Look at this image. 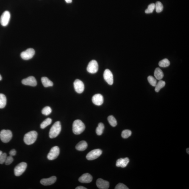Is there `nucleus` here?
<instances>
[{"label":"nucleus","mask_w":189,"mask_h":189,"mask_svg":"<svg viewBox=\"0 0 189 189\" xmlns=\"http://www.w3.org/2000/svg\"><path fill=\"white\" fill-rule=\"evenodd\" d=\"M85 128V126L80 120L75 121L73 124V132L75 135H79L84 132Z\"/></svg>","instance_id":"1"},{"label":"nucleus","mask_w":189,"mask_h":189,"mask_svg":"<svg viewBox=\"0 0 189 189\" xmlns=\"http://www.w3.org/2000/svg\"><path fill=\"white\" fill-rule=\"evenodd\" d=\"M61 126L60 122L57 121L53 125L49 132V136L51 138H56L60 134Z\"/></svg>","instance_id":"2"},{"label":"nucleus","mask_w":189,"mask_h":189,"mask_svg":"<svg viewBox=\"0 0 189 189\" xmlns=\"http://www.w3.org/2000/svg\"><path fill=\"white\" fill-rule=\"evenodd\" d=\"M37 133L35 131H31L25 135L24 137V142L26 144L30 145L33 144L36 140Z\"/></svg>","instance_id":"3"},{"label":"nucleus","mask_w":189,"mask_h":189,"mask_svg":"<svg viewBox=\"0 0 189 189\" xmlns=\"http://www.w3.org/2000/svg\"><path fill=\"white\" fill-rule=\"evenodd\" d=\"M12 137L11 131L9 130H3L0 132V139L3 143H7L10 142Z\"/></svg>","instance_id":"4"},{"label":"nucleus","mask_w":189,"mask_h":189,"mask_svg":"<svg viewBox=\"0 0 189 189\" xmlns=\"http://www.w3.org/2000/svg\"><path fill=\"white\" fill-rule=\"evenodd\" d=\"M27 164L25 162H21L15 167L14 173L15 176H20L24 173L27 168Z\"/></svg>","instance_id":"5"},{"label":"nucleus","mask_w":189,"mask_h":189,"mask_svg":"<svg viewBox=\"0 0 189 189\" xmlns=\"http://www.w3.org/2000/svg\"><path fill=\"white\" fill-rule=\"evenodd\" d=\"M102 151L100 149L93 150L88 153L86 158L88 160H92L98 158L102 154Z\"/></svg>","instance_id":"6"},{"label":"nucleus","mask_w":189,"mask_h":189,"mask_svg":"<svg viewBox=\"0 0 189 189\" xmlns=\"http://www.w3.org/2000/svg\"><path fill=\"white\" fill-rule=\"evenodd\" d=\"M60 154V149L58 147L55 146L53 147L47 155V158L49 160H53L57 158Z\"/></svg>","instance_id":"7"},{"label":"nucleus","mask_w":189,"mask_h":189,"mask_svg":"<svg viewBox=\"0 0 189 189\" xmlns=\"http://www.w3.org/2000/svg\"><path fill=\"white\" fill-rule=\"evenodd\" d=\"M35 53L34 50L33 48H30L22 52L20 56L24 60H29L33 57Z\"/></svg>","instance_id":"8"},{"label":"nucleus","mask_w":189,"mask_h":189,"mask_svg":"<svg viewBox=\"0 0 189 189\" xmlns=\"http://www.w3.org/2000/svg\"><path fill=\"white\" fill-rule=\"evenodd\" d=\"M98 69V65L96 60H93L89 63L87 67V71L91 74L97 72Z\"/></svg>","instance_id":"9"},{"label":"nucleus","mask_w":189,"mask_h":189,"mask_svg":"<svg viewBox=\"0 0 189 189\" xmlns=\"http://www.w3.org/2000/svg\"><path fill=\"white\" fill-rule=\"evenodd\" d=\"M10 13L8 11H5L1 15L0 18V23L3 26L7 25L10 19Z\"/></svg>","instance_id":"10"},{"label":"nucleus","mask_w":189,"mask_h":189,"mask_svg":"<svg viewBox=\"0 0 189 189\" xmlns=\"http://www.w3.org/2000/svg\"><path fill=\"white\" fill-rule=\"evenodd\" d=\"M104 77L105 80L109 85H112L113 84V75L110 70L106 69L105 70L104 74Z\"/></svg>","instance_id":"11"},{"label":"nucleus","mask_w":189,"mask_h":189,"mask_svg":"<svg viewBox=\"0 0 189 189\" xmlns=\"http://www.w3.org/2000/svg\"><path fill=\"white\" fill-rule=\"evenodd\" d=\"M74 88L77 93H83L85 89L83 83L79 79H76L74 83Z\"/></svg>","instance_id":"12"},{"label":"nucleus","mask_w":189,"mask_h":189,"mask_svg":"<svg viewBox=\"0 0 189 189\" xmlns=\"http://www.w3.org/2000/svg\"><path fill=\"white\" fill-rule=\"evenodd\" d=\"M22 83L25 85L35 87L37 85V81L35 77L33 76H31L23 79Z\"/></svg>","instance_id":"13"},{"label":"nucleus","mask_w":189,"mask_h":189,"mask_svg":"<svg viewBox=\"0 0 189 189\" xmlns=\"http://www.w3.org/2000/svg\"><path fill=\"white\" fill-rule=\"evenodd\" d=\"M96 185L98 188L100 189H108L109 188V183L107 181L100 178L96 181Z\"/></svg>","instance_id":"14"},{"label":"nucleus","mask_w":189,"mask_h":189,"mask_svg":"<svg viewBox=\"0 0 189 189\" xmlns=\"http://www.w3.org/2000/svg\"><path fill=\"white\" fill-rule=\"evenodd\" d=\"M92 101L93 104L96 106H100L104 103V97L100 94H95L92 98Z\"/></svg>","instance_id":"15"},{"label":"nucleus","mask_w":189,"mask_h":189,"mask_svg":"<svg viewBox=\"0 0 189 189\" xmlns=\"http://www.w3.org/2000/svg\"><path fill=\"white\" fill-rule=\"evenodd\" d=\"M93 180V177L89 173H85L79 177V181L81 183H88L92 182Z\"/></svg>","instance_id":"16"},{"label":"nucleus","mask_w":189,"mask_h":189,"mask_svg":"<svg viewBox=\"0 0 189 189\" xmlns=\"http://www.w3.org/2000/svg\"><path fill=\"white\" fill-rule=\"evenodd\" d=\"M57 180V178L55 176H51L48 178L43 179L40 181L41 184L44 186H49L52 185Z\"/></svg>","instance_id":"17"},{"label":"nucleus","mask_w":189,"mask_h":189,"mask_svg":"<svg viewBox=\"0 0 189 189\" xmlns=\"http://www.w3.org/2000/svg\"><path fill=\"white\" fill-rule=\"evenodd\" d=\"M129 159L128 158L118 159L116 162V166L121 167L122 168H126L129 163Z\"/></svg>","instance_id":"18"},{"label":"nucleus","mask_w":189,"mask_h":189,"mask_svg":"<svg viewBox=\"0 0 189 189\" xmlns=\"http://www.w3.org/2000/svg\"><path fill=\"white\" fill-rule=\"evenodd\" d=\"M88 144L85 141H82L78 143L76 146V149L79 151H83L86 149Z\"/></svg>","instance_id":"19"},{"label":"nucleus","mask_w":189,"mask_h":189,"mask_svg":"<svg viewBox=\"0 0 189 189\" xmlns=\"http://www.w3.org/2000/svg\"><path fill=\"white\" fill-rule=\"evenodd\" d=\"M154 76L156 79L160 80L163 78L164 75L162 70L159 68H157L154 71Z\"/></svg>","instance_id":"20"},{"label":"nucleus","mask_w":189,"mask_h":189,"mask_svg":"<svg viewBox=\"0 0 189 189\" xmlns=\"http://www.w3.org/2000/svg\"><path fill=\"white\" fill-rule=\"evenodd\" d=\"M42 84L45 87H51L53 85L52 81L49 80L47 77H42L41 79Z\"/></svg>","instance_id":"21"},{"label":"nucleus","mask_w":189,"mask_h":189,"mask_svg":"<svg viewBox=\"0 0 189 189\" xmlns=\"http://www.w3.org/2000/svg\"><path fill=\"white\" fill-rule=\"evenodd\" d=\"M7 99L5 95L0 93V109L4 108L7 104Z\"/></svg>","instance_id":"22"},{"label":"nucleus","mask_w":189,"mask_h":189,"mask_svg":"<svg viewBox=\"0 0 189 189\" xmlns=\"http://www.w3.org/2000/svg\"><path fill=\"white\" fill-rule=\"evenodd\" d=\"M165 85L166 83L164 81L160 80L155 86V91L158 92L161 89L165 87Z\"/></svg>","instance_id":"23"},{"label":"nucleus","mask_w":189,"mask_h":189,"mask_svg":"<svg viewBox=\"0 0 189 189\" xmlns=\"http://www.w3.org/2000/svg\"><path fill=\"white\" fill-rule=\"evenodd\" d=\"M52 122V120L51 118H48L45 120L40 125V128L42 129H44Z\"/></svg>","instance_id":"24"},{"label":"nucleus","mask_w":189,"mask_h":189,"mask_svg":"<svg viewBox=\"0 0 189 189\" xmlns=\"http://www.w3.org/2000/svg\"><path fill=\"white\" fill-rule=\"evenodd\" d=\"M104 128V125L103 123H100L98 124V126L96 129V133L98 135H102Z\"/></svg>","instance_id":"25"},{"label":"nucleus","mask_w":189,"mask_h":189,"mask_svg":"<svg viewBox=\"0 0 189 189\" xmlns=\"http://www.w3.org/2000/svg\"><path fill=\"white\" fill-rule=\"evenodd\" d=\"M170 62L168 59H165L160 61L159 63V66L162 67H166L170 65Z\"/></svg>","instance_id":"26"},{"label":"nucleus","mask_w":189,"mask_h":189,"mask_svg":"<svg viewBox=\"0 0 189 189\" xmlns=\"http://www.w3.org/2000/svg\"><path fill=\"white\" fill-rule=\"evenodd\" d=\"M109 124L113 127H115L117 125V121L113 116L111 115L108 118Z\"/></svg>","instance_id":"27"},{"label":"nucleus","mask_w":189,"mask_h":189,"mask_svg":"<svg viewBox=\"0 0 189 189\" xmlns=\"http://www.w3.org/2000/svg\"><path fill=\"white\" fill-rule=\"evenodd\" d=\"M155 9L156 12L160 13L163 10V6L160 1H157L155 4Z\"/></svg>","instance_id":"28"},{"label":"nucleus","mask_w":189,"mask_h":189,"mask_svg":"<svg viewBox=\"0 0 189 189\" xmlns=\"http://www.w3.org/2000/svg\"><path fill=\"white\" fill-rule=\"evenodd\" d=\"M155 9V4L152 3L148 6V8L145 11V13L149 14L152 13Z\"/></svg>","instance_id":"29"},{"label":"nucleus","mask_w":189,"mask_h":189,"mask_svg":"<svg viewBox=\"0 0 189 189\" xmlns=\"http://www.w3.org/2000/svg\"><path fill=\"white\" fill-rule=\"evenodd\" d=\"M132 132L129 130H125L122 133V137L123 138H127L132 135Z\"/></svg>","instance_id":"30"},{"label":"nucleus","mask_w":189,"mask_h":189,"mask_svg":"<svg viewBox=\"0 0 189 189\" xmlns=\"http://www.w3.org/2000/svg\"><path fill=\"white\" fill-rule=\"evenodd\" d=\"M148 82L153 87H155L157 83V81L155 78L152 76H149L148 77Z\"/></svg>","instance_id":"31"},{"label":"nucleus","mask_w":189,"mask_h":189,"mask_svg":"<svg viewBox=\"0 0 189 189\" xmlns=\"http://www.w3.org/2000/svg\"><path fill=\"white\" fill-rule=\"evenodd\" d=\"M51 112H52V110H51V107L49 106H47L43 109L42 110V113L43 115L48 116L51 114Z\"/></svg>","instance_id":"32"},{"label":"nucleus","mask_w":189,"mask_h":189,"mask_svg":"<svg viewBox=\"0 0 189 189\" xmlns=\"http://www.w3.org/2000/svg\"><path fill=\"white\" fill-rule=\"evenodd\" d=\"M7 157V154L6 153H3L0 156V164H3L5 163Z\"/></svg>","instance_id":"33"},{"label":"nucleus","mask_w":189,"mask_h":189,"mask_svg":"<svg viewBox=\"0 0 189 189\" xmlns=\"http://www.w3.org/2000/svg\"><path fill=\"white\" fill-rule=\"evenodd\" d=\"M13 159L11 156H8L6 159L5 162L6 165H9L13 162Z\"/></svg>","instance_id":"34"},{"label":"nucleus","mask_w":189,"mask_h":189,"mask_svg":"<svg viewBox=\"0 0 189 189\" xmlns=\"http://www.w3.org/2000/svg\"><path fill=\"white\" fill-rule=\"evenodd\" d=\"M115 189H128L129 188L124 184L119 183L116 186Z\"/></svg>","instance_id":"35"},{"label":"nucleus","mask_w":189,"mask_h":189,"mask_svg":"<svg viewBox=\"0 0 189 189\" xmlns=\"http://www.w3.org/2000/svg\"><path fill=\"white\" fill-rule=\"evenodd\" d=\"M16 151L15 150V149H12L10 151V152H9V154L10 156H12L13 157V156H15L16 155Z\"/></svg>","instance_id":"36"},{"label":"nucleus","mask_w":189,"mask_h":189,"mask_svg":"<svg viewBox=\"0 0 189 189\" xmlns=\"http://www.w3.org/2000/svg\"><path fill=\"white\" fill-rule=\"evenodd\" d=\"M87 188H85V187H84L83 186H78L76 188V189H87Z\"/></svg>","instance_id":"37"},{"label":"nucleus","mask_w":189,"mask_h":189,"mask_svg":"<svg viewBox=\"0 0 189 189\" xmlns=\"http://www.w3.org/2000/svg\"><path fill=\"white\" fill-rule=\"evenodd\" d=\"M65 1L67 3H70L72 2V0H65Z\"/></svg>","instance_id":"38"},{"label":"nucleus","mask_w":189,"mask_h":189,"mask_svg":"<svg viewBox=\"0 0 189 189\" xmlns=\"http://www.w3.org/2000/svg\"><path fill=\"white\" fill-rule=\"evenodd\" d=\"M189 148H187V149L186 150V151H187V154H189Z\"/></svg>","instance_id":"39"},{"label":"nucleus","mask_w":189,"mask_h":189,"mask_svg":"<svg viewBox=\"0 0 189 189\" xmlns=\"http://www.w3.org/2000/svg\"><path fill=\"white\" fill-rule=\"evenodd\" d=\"M3 153L2 152V151H0V156H1V154H2Z\"/></svg>","instance_id":"40"},{"label":"nucleus","mask_w":189,"mask_h":189,"mask_svg":"<svg viewBox=\"0 0 189 189\" xmlns=\"http://www.w3.org/2000/svg\"><path fill=\"white\" fill-rule=\"evenodd\" d=\"M1 79H2V77H1V75H0V81L1 80Z\"/></svg>","instance_id":"41"}]
</instances>
